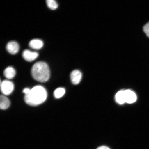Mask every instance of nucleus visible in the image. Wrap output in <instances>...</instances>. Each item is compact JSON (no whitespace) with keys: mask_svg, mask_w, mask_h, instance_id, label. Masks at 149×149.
Instances as JSON below:
<instances>
[{"mask_svg":"<svg viewBox=\"0 0 149 149\" xmlns=\"http://www.w3.org/2000/svg\"><path fill=\"white\" fill-rule=\"evenodd\" d=\"M43 45L44 43L42 41L37 39H33L31 40L29 43L30 47L35 50L40 49Z\"/></svg>","mask_w":149,"mask_h":149,"instance_id":"nucleus-8","label":"nucleus"},{"mask_svg":"<svg viewBox=\"0 0 149 149\" xmlns=\"http://www.w3.org/2000/svg\"><path fill=\"white\" fill-rule=\"evenodd\" d=\"M20 47L17 42L10 41L7 44L6 49L9 53L12 55L16 54L19 51Z\"/></svg>","mask_w":149,"mask_h":149,"instance_id":"nucleus-5","label":"nucleus"},{"mask_svg":"<svg viewBox=\"0 0 149 149\" xmlns=\"http://www.w3.org/2000/svg\"><path fill=\"white\" fill-rule=\"evenodd\" d=\"M47 96L46 89L43 87L38 85L31 89L29 94L25 95L24 100L29 105L36 106L43 103Z\"/></svg>","mask_w":149,"mask_h":149,"instance_id":"nucleus-1","label":"nucleus"},{"mask_svg":"<svg viewBox=\"0 0 149 149\" xmlns=\"http://www.w3.org/2000/svg\"><path fill=\"white\" fill-rule=\"evenodd\" d=\"M96 149H110L108 147L105 146H100Z\"/></svg>","mask_w":149,"mask_h":149,"instance_id":"nucleus-16","label":"nucleus"},{"mask_svg":"<svg viewBox=\"0 0 149 149\" xmlns=\"http://www.w3.org/2000/svg\"><path fill=\"white\" fill-rule=\"evenodd\" d=\"M31 89L29 88H25L24 89L23 91V92L25 94V95H27L29 94L30 92Z\"/></svg>","mask_w":149,"mask_h":149,"instance_id":"nucleus-15","label":"nucleus"},{"mask_svg":"<svg viewBox=\"0 0 149 149\" xmlns=\"http://www.w3.org/2000/svg\"><path fill=\"white\" fill-rule=\"evenodd\" d=\"M1 91L5 95H8L12 93L14 88V85L12 82L8 80H4L1 83Z\"/></svg>","mask_w":149,"mask_h":149,"instance_id":"nucleus-3","label":"nucleus"},{"mask_svg":"<svg viewBox=\"0 0 149 149\" xmlns=\"http://www.w3.org/2000/svg\"><path fill=\"white\" fill-rule=\"evenodd\" d=\"M46 2L48 7L52 10H55L58 6V4L54 0H47Z\"/></svg>","mask_w":149,"mask_h":149,"instance_id":"nucleus-13","label":"nucleus"},{"mask_svg":"<svg viewBox=\"0 0 149 149\" xmlns=\"http://www.w3.org/2000/svg\"><path fill=\"white\" fill-rule=\"evenodd\" d=\"M31 73L33 77L40 82L47 81L50 77V70L48 65L44 61H38L33 65Z\"/></svg>","mask_w":149,"mask_h":149,"instance_id":"nucleus-2","label":"nucleus"},{"mask_svg":"<svg viewBox=\"0 0 149 149\" xmlns=\"http://www.w3.org/2000/svg\"><path fill=\"white\" fill-rule=\"evenodd\" d=\"M16 72L12 67L9 66L5 69L3 72V74L7 79H13L15 76Z\"/></svg>","mask_w":149,"mask_h":149,"instance_id":"nucleus-9","label":"nucleus"},{"mask_svg":"<svg viewBox=\"0 0 149 149\" xmlns=\"http://www.w3.org/2000/svg\"><path fill=\"white\" fill-rule=\"evenodd\" d=\"M65 93V90L64 88H57L56 89L54 93V96L57 99L60 98L64 95Z\"/></svg>","mask_w":149,"mask_h":149,"instance_id":"nucleus-12","label":"nucleus"},{"mask_svg":"<svg viewBox=\"0 0 149 149\" xmlns=\"http://www.w3.org/2000/svg\"><path fill=\"white\" fill-rule=\"evenodd\" d=\"M38 54L37 52L27 49L24 50L22 53V56L24 59L29 62L35 60L38 56Z\"/></svg>","mask_w":149,"mask_h":149,"instance_id":"nucleus-4","label":"nucleus"},{"mask_svg":"<svg viewBox=\"0 0 149 149\" xmlns=\"http://www.w3.org/2000/svg\"><path fill=\"white\" fill-rule=\"evenodd\" d=\"M82 77L81 72L78 70H74L71 72L70 78L71 81L74 85H77L81 81Z\"/></svg>","mask_w":149,"mask_h":149,"instance_id":"nucleus-6","label":"nucleus"},{"mask_svg":"<svg viewBox=\"0 0 149 149\" xmlns=\"http://www.w3.org/2000/svg\"><path fill=\"white\" fill-rule=\"evenodd\" d=\"M10 104L9 99L5 96L1 95L0 97V108L2 110L6 109L9 107Z\"/></svg>","mask_w":149,"mask_h":149,"instance_id":"nucleus-10","label":"nucleus"},{"mask_svg":"<svg viewBox=\"0 0 149 149\" xmlns=\"http://www.w3.org/2000/svg\"><path fill=\"white\" fill-rule=\"evenodd\" d=\"M143 29L145 34L149 37V22L144 26Z\"/></svg>","mask_w":149,"mask_h":149,"instance_id":"nucleus-14","label":"nucleus"},{"mask_svg":"<svg viewBox=\"0 0 149 149\" xmlns=\"http://www.w3.org/2000/svg\"><path fill=\"white\" fill-rule=\"evenodd\" d=\"M126 102L128 104L134 103L137 100V96L133 91L127 89L125 90Z\"/></svg>","mask_w":149,"mask_h":149,"instance_id":"nucleus-7","label":"nucleus"},{"mask_svg":"<svg viewBox=\"0 0 149 149\" xmlns=\"http://www.w3.org/2000/svg\"><path fill=\"white\" fill-rule=\"evenodd\" d=\"M116 102L120 104H124L126 102L125 90H121L117 92L115 96Z\"/></svg>","mask_w":149,"mask_h":149,"instance_id":"nucleus-11","label":"nucleus"}]
</instances>
